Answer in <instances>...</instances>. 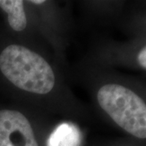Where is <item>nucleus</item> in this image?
<instances>
[{
  "mask_svg": "<svg viewBox=\"0 0 146 146\" xmlns=\"http://www.w3.org/2000/svg\"><path fill=\"white\" fill-rule=\"evenodd\" d=\"M0 70L16 87L30 93L48 94L54 85V75L50 64L22 46L11 45L3 50Z\"/></svg>",
  "mask_w": 146,
  "mask_h": 146,
  "instance_id": "f257e3e1",
  "label": "nucleus"
},
{
  "mask_svg": "<svg viewBox=\"0 0 146 146\" xmlns=\"http://www.w3.org/2000/svg\"><path fill=\"white\" fill-rule=\"evenodd\" d=\"M100 106L118 125L137 138H146V104L127 88L110 84L98 93Z\"/></svg>",
  "mask_w": 146,
  "mask_h": 146,
  "instance_id": "f03ea898",
  "label": "nucleus"
},
{
  "mask_svg": "<svg viewBox=\"0 0 146 146\" xmlns=\"http://www.w3.org/2000/svg\"><path fill=\"white\" fill-rule=\"evenodd\" d=\"M0 146H38L26 117L16 110H0Z\"/></svg>",
  "mask_w": 146,
  "mask_h": 146,
  "instance_id": "7ed1b4c3",
  "label": "nucleus"
},
{
  "mask_svg": "<svg viewBox=\"0 0 146 146\" xmlns=\"http://www.w3.org/2000/svg\"><path fill=\"white\" fill-rule=\"evenodd\" d=\"M81 133L76 125L63 123L54 130L47 140V146H80Z\"/></svg>",
  "mask_w": 146,
  "mask_h": 146,
  "instance_id": "20e7f679",
  "label": "nucleus"
},
{
  "mask_svg": "<svg viewBox=\"0 0 146 146\" xmlns=\"http://www.w3.org/2000/svg\"><path fill=\"white\" fill-rule=\"evenodd\" d=\"M0 7L8 15V23L15 31H22L27 25L24 10V2L21 0H0Z\"/></svg>",
  "mask_w": 146,
  "mask_h": 146,
  "instance_id": "39448f33",
  "label": "nucleus"
},
{
  "mask_svg": "<svg viewBox=\"0 0 146 146\" xmlns=\"http://www.w3.org/2000/svg\"><path fill=\"white\" fill-rule=\"evenodd\" d=\"M137 59L141 67L146 69V46L143 48L141 52L139 53Z\"/></svg>",
  "mask_w": 146,
  "mask_h": 146,
  "instance_id": "423d86ee",
  "label": "nucleus"
},
{
  "mask_svg": "<svg viewBox=\"0 0 146 146\" xmlns=\"http://www.w3.org/2000/svg\"><path fill=\"white\" fill-rule=\"evenodd\" d=\"M33 3H35V4H42L45 1L44 0H33V1H30Z\"/></svg>",
  "mask_w": 146,
  "mask_h": 146,
  "instance_id": "0eeeda50",
  "label": "nucleus"
}]
</instances>
